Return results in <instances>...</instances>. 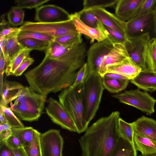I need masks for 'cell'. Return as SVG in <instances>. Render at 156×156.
I'll return each mask as SVG.
<instances>
[{
    "mask_svg": "<svg viewBox=\"0 0 156 156\" xmlns=\"http://www.w3.org/2000/svg\"><path fill=\"white\" fill-rule=\"evenodd\" d=\"M82 34L78 33L76 34L66 35L54 38L58 42L64 45H72L83 42Z\"/></svg>",
    "mask_w": 156,
    "mask_h": 156,
    "instance_id": "37",
    "label": "cell"
},
{
    "mask_svg": "<svg viewBox=\"0 0 156 156\" xmlns=\"http://www.w3.org/2000/svg\"><path fill=\"white\" fill-rule=\"evenodd\" d=\"M137 156H156V154L152 155H148V156H143L141 154H140L139 155H138Z\"/></svg>",
    "mask_w": 156,
    "mask_h": 156,
    "instance_id": "55",
    "label": "cell"
},
{
    "mask_svg": "<svg viewBox=\"0 0 156 156\" xmlns=\"http://www.w3.org/2000/svg\"><path fill=\"white\" fill-rule=\"evenodd\" d=\"M134 140L136 150L143 156L156 154V142L149 138L135 133Z\"/></svg>",
    "mask_w": 156,
    "mask_h": 156,
    "instance_id": "24",
    "label": "cell"
},
{
    "mask_svg": "<svg viewBox=\"0 0 156 156\" xmlns=\"http://www.w3.org/2000/svg\"><path fill=\"white\" fill-rule=\"evenodd\" d=\"M5 14H2L0 17V31L5 29L11 27V24L5 19Z\"/></svg>",
    "mask_w": 156,
    "mask_h": 156,
    "instance_id": "51",
    "label": "cell"
},
{
    "mask_svg": "<svg viewBox=\"0 0 156 156\" xmlns=\"http://www.w3.org/2000/svg\"><path fill=\"white\" fill-rule=\"evenodd\" d=\"M156 0H145L139 9L137 16L153 12L156 8Z\"/></svg>",
    "mask_w": 156,
    "mask_h": 156,
    "instance_id": "42",
    "label": "cell"
},
{
    "mask_svg": "<svg viewBox=\"0 0 156 156\" xmlns=\"http://www.w3.org/2000/svg\"><path fill=\"white\" fill-rule=\"evenodd\" d=\"M50 0H16L15 4L16 6L22 9H36L45 3L49 2Z\"/></svg>",
    "mask_w": 156,
    "mask_h": 156,
    "instance_id": "41",
    "label": "cell"
},
{
    "mask_svg": "<svg viewBox=\"0 0 156 156\" xmlns=\"http://www.w3.org/2000/svg\"><path fill=\"white\" fill-rule=\"evenodd\" d=\"M154 11L150 13L137 16L126 22V35L129 38L146 33L145 30L154 24Z\"/></svg>",
    "mask_w": 156,
    "mask_h": 156,
    "instance_id": "13",
    "label": "cell"
},
{
    "mask_svg": "<svg viewBox=\"0 0 156 156\" xmlns=\"http://www.w3.org/2000/svg\"><path fill=\"white\" fill-rule=\"evenodd\" d=\"M73 45L62 44L53 39L49 42L48 45L44 51L45 56L51 59L57 58L66 53Z\"/></svg>",
    "mask_w": 156,
    "mask_h": 156,
    "instance_id": "25",
    "label": "cell"
},
{
    "mask_svg": "<svg viewBox=\"0 0 156 156\" xmlns=\"http://www.w3.org/2000/svg\"><path fill=\"white\" fill-rule=\"evenodd\" d=\"M111 156H137V151L129 141L120 137Z\"/></svg>",
    "mask_w": 156,
    "mask_h": 156,
    "instance_id": "26",
    "label": "cell"
},
{
    "mask_svg": "<svg viewBox=\"0 0 156 156\" xmlns=\"http://www.w3.org/2000/svg\"><path fill=\"white\" fill-rule=\"evenodd\" d=\"M46 101L47 96L38 93L27 86L24 87L14 104L28 106L43 111Z\"/></svg>",
    "mask_w": 156,
    "mask_h": 156,
    "instance_id": "15",
    "label": "cell"
},
{
    "mask_svg": "<svg viewBox=\"0 0 156 156\" xmlns=\"http://www.w3.org/2000/svg\"><path fill=\"white\" fill-rule=\"evenodd\" d=\"M34 129L31 127L12 128V134L20 140L23 147L30 145L33 140Z\"/></svg>",
    "mask_w": 156,
    "mask_h": 156,
    "instance_id": "30",
    "label": "cell"
},
{
    "mask_svg": "<svg viewBox=\"0 0 156 156\" xmlns=\"http://www.w3.org/2000/svg\"><path fill=\"white\" fill-rule=\"evenodd\" d=\"M70 19L74 23L77 32L90 38V43L95 41L100 42L107 39V33L103 24L99 21L97 27L94 28L83 23L80 20L78 12L70 14Z\"/></svg>",
    "mask_w": 156,
    "mask_h": 156,
    "instance_id": "12",
    "label": "cell"
},
{
    "mask_svg": "<svg viewBox=\"0 0 156 156\" xmlns=\"http://www.w3.org/2000/svg\"><path fill=\"white\" fill-rule=\"evenodd\" d=\"M48 102L46 112L52 121L63 129L76 132L73 122L59 101L50 97Z\"/></svg>",
    "mask_w": 156,
    "mask_h": 156,
    "instance_id": "9",
    "label": "cell"
},
{
    "mask_svg": "<svg viewBox=\"0 0 156 156\" xmlns=\"http://www.w3.org/2000/svg\"><path fill=\"white\" fill-rule=\"evenodd\" d=\"M132 123L135 133L145 136L156 142V121L142 116Z\"/></svg>",
    "mask_w": 156,
    "mask_h": 156,
    "instance_id": "20",
    "label": "cell"
},
{
    "mask_svg": "<svg viewBox=\"0 0 156 156\" xmlns=\"http://www.w3.org/2000/svg\"><path fill=\"white\" fill-rule=\"evenodd\" d=\"M112 96L120 102L133 107L143 112L151 115L154 112L156 99L147 91L140 89L125 90Z\"/></svg>",
    "mask_w": 156,
    "mask_h": 156,
    "instance_id": "6",
    "label": "cell"
},
{
    "mask_svg": "<svg viewBox=\"0 0 156 156\" xmlns=\"http://www.w3.org/2000/svg\"><path fill=\"white\" fill-rule=\"evenodd\" d=\"M82 21L90 27H97L99 21L92 11L90 9L81 10L78 12Z\"/></svg>",
    "mask_w": 156,
    "mask_h": 156,
    "instance_id": "36",
    "label": "cell"
},
{
    "mask_svg": "<svg viewBox=\"0 0 156 156\" xmlns=\"http://www.w3.org/2000/svg\"><path fill=\"white\" fill-rule=\"evenodd\" d=\"M102 78L99 73L90 71L83 83L85 117L88 124L94 117L101 101L105 89Z\"/></svg>",
    "mask_w": 156,
    "mask_h": 156,
    "instance_id": "4",
    "label": "cell"
},
{
    "mask_svg": "<svg viewBox=\"0 0 156 156\" xmlns=\"http://www.w3.org/2000/svg\"><path fill=\"white\" fill-rule=\"evenodd\" d=\"M88 9L92 10L99 20L104 25L119 32L127 37L126 32V22L120 20L115 14L105 9Z\"/></svg>",
    "mask_w": 156,
    "mask_h": 156,
    "instance_id": "16",
    "label": "cell"
},
{
    "mask_svg": "<svg viewBox=\"0 0 156 156\" xmlns=\"http://www.w3.org/2000/svg\"><path fill=\"white\" fill-rule=\"evenodd\" d=\"M7 15L8 21L14 27L22 25L23 23L24 12L21 8L12 6Z\"/></svg>",
    "mask_w": 156,
    "mask_h": 156,
    "instance_id": "33",
    "label": "cell"
},
{
    "mask_svg": "<svg viewBox=\"0 0 156 156\" xmlns=\"http://www.w3.org/2000/svg\"><path fill=\"white\" fill-rule=\"evenodd\" d=\"M12 127L9 123L0 124V143L5 141L12 134Z\"/></svg>",
    "mask_w": 156,
    "mask_h": 156,
    "instance_id": "45",
    "label": "cell"
},
{
    "mask_svg": "<svg viewBox=\"0 0 156 156\" xmlns=\"http://www.w3.org/2000/svg\"><path fill=\"white\" fill-rule=\"evenodd\" d=\"M87 51L86 44L83 42L73 45L57 58L45 56L39 65L24 74L29 87L47 96L71 86L75 80L77 70L86 63Z\"/></svg>",
    "mask_w": 156,
    "mask_h": 156,
    "instance_id": "1",
    "label": "cell"
},
{
    "mask_svg": "<svg viewBox=\"0 0 156 156\" xmlns=\"http://www.w3.org/2000/svg\"><path fill=\"white\" fill-rule=\"evenodd\" d=\"M154 30L156 35V8L154 11ZM156 39V37L155 38Z\"/></svg>",
    "mask_w": 156,
    "mask_h": 156,
    "instance_id": "54",
    "label": "cell"
},
{
    "mask_svg": "<svg viewBox=\"0 0 156 156\" xmlns=\"http://www.w3.org/2000/svg\"><path fill=\"white\" fill-rule=\"evenodd\" d=\"M6 62L3 54L0 50V88H1L3 81V76L5 73Z\"/></svg>",
    "mask_w": 156,
    "mask_h": 156,
    "instance_id": "48",
    "label": "cell"
},
{
    "mask_svg": "<svg viewBox=\"0 0 156 156\" xmlns=\"http://www.w3.org/2000/svg\"><path fill=\"white\" fill-rule=\"evenodd\" d=\"M70 19V14L63 8L54 5H42L36 9L34 20L37 22L52 23Z\"/></svg>",
    "mask_w": 156,
    "mask_h": 156,
    "instance_id": "11",
    "label": "cell"
},
{
    "mask_svg": "<svg viewBox=\"0 0 156 156\" xmlns=\"http://www.w3.org/2000/svg\"><path fill=\"white\" fill-rule=\"evenodd\" d=\"M24 87L17 82L5 80L0 88V105L7 106L8 104L18 97Z\"/></svg>",
    "mask_w": 156,
    "mask_h": 156,
    "instance_id": "19",
    "label": "cell"
},
{
    "mask_svg": "<svg viewBox=\"0 0 156 156\" xmlns=\"http://www.w3.org/2000/svg\"><path fill=\"white\" fill-rule=\"evenodd\" d=\"M10 109L14 114L23 120L28 122L36 121L40 117L42 111L28 106L10 103Z\"/></svg>",
    "mask_w": 156,
    "mask_h": 156,
    "instance_id": "23",
    "label": "cell"
},
{
    "mask_svg": "<svg viewBox=\"0 0 156 156\" xmlns=\"http://www.w3.org/2000/svg\"><path fill=\"white\" fill-rule=\"evenodd\" d=\"M0 123L3 124L8 123L4 113L1 107L0 108Z\"/></svg>",
    "mask_w": 156,
    "mask_h": 156,
    "instance_id": "53",
    "label": "cell"
},
{
    "mask_svg": "<svg viewBox=\"0 0 156 156\" xmlns=\"http://www.w3.org/2000/svg\"><path fill=\"white\" fill-rule=\"evenodd\" d=\"M41 134L34 129L31 143L28 146L23 147L27 156H42L40 140Z\"/></svg>",
    "mask_w": 156,
    "mask_h": 156,
    "instance_id": "32",
    "label": "cell"
},
{
    "mask_svg": "<svg viewBox=\"0 0 156 156\" xmlns=\"http://www.w3.org/2000/svg\"><path fill=\"white\" fill-rule=\"evenodd\" d=\"M130 82L138 88L146 91L153 92L156 90V73L147 69L141 71Z\"/></svg>",
    "mask_w": 156,
    "mask_h": 156,
    "instance_id": "22",
    "label": "cell"
},
{
    "mask_svg": "<svg viewBox=\"0 0 156 156\" xmlns=\"http://www.w3.org/2000/svg\"><path fill=\"white\" fill-rule=\"evenodd\" d=\"M125 43L130 58L141 68L142 71L147 69L145 54L147 45L150 40L149 33L128 38Z\"/></svg>",
    "mask_w": 156,
    "mask_h": 156,
    "instance_id": "7",
    "label": "cell"
},
{
    "mask_svg": "<svg viewBox=\"0 0 156 156\" xmlns=\"http://www.w3.org/2000/svg\"><path fill=\"white\" fill-rule=\"evenodd\" d=\"M42 156H62L64 140L60 130L50 129L41 134Z\"/></svg>",
    "mask_w": 156,
    "mask_h": 156,
    "instance_id": "8",
    "label": "cell"
},
{
    "mask_svg": "<svg viewBox=\"0 0 156 156\" xmlns=\"http://www.w3.org/2000/svg\"><path fill=\"white\" fill-rule=\"evenodd\" d=\"M129 80L102 78V83L105 89L111 93L115 94L126 89Z\"/></svg>",
    "mask_w": 156,
    "mask_h": 156,
    "instance_id": "28",
    "label": "cell"
},
{
    "mask_svg": "<svg viewBox=\"0 0 156 156\" xmlns=\"http://www.w3.org/2000/svg\"><path fill=\"white\" fill-rule=\"evenodd\" d=\"M103 25L107 31V39L113 44L118 43L125 44L128 40L126 36L119 32Z\"/></svg>",
    "mask_w": 156,
    "mask_h": 156,
    "instance_id": "40",
    "label": "cell"
},
{
    "mask_svg": "<svg viewBox=\"0 0 156 156\" xmlns=\"http://www.w3.org/2000/svg\"><path fill=\"white\" fill-rule=\"evenodd\" d=\"M129 57L125 44H114L112 49L103 58L99 74L102 77L106 73L108 66L119 63Z\"/></svg>",
    "mask_w": 156,
    "mask_h": 156,
    "instance_id": "18",
    "label": "cell"
},
{
    "mask_svg": "<svg viewBox=\"0 0 156 156\" xmlns=\"http://www.w3.org/2000/svg\"><path fill=\"white\" fill-rule=\"evenodd\" d=\"M82 85L81 83L71 86L63 90L58 95L59 102L72 120L79 134L85 132L89 125L85 117Z\"/></svg>",
    "mask_w": 156,
    "mask_h": 156,
    "instance_id": "3",
    "label": "cell"
},
{
    "mask_svg": "<svg viewBox=\"0 0 156 156\" xmlns=\"http://www.w3.org/2000/svg\"><path fill=\"white\" fill-rule=\"evenodd\" d=\"M142 71L141 68L130 58L107 67L106 73L118 74L130 80L137 76Z\"/></svg>",
    "mask_w": 156,
    "mask_h": 156,
    "instance_id": "17",
    "label": "cell"
},
{
    "mask_svg": "<svg viewBox=\"0 0 156 156\" xmlns=\"http://www.w3.org/2000/svg\"><path fill=\"white\" fill-rule=\"evenodd\" d=\"M89 72L87 64L86 62L77 71L75 82L71 86L74 87L83 83L86 79Z\"/></svg>",
    "mask_w": 156,
    "mask_h": 156,
    "instance_id": "43",
    "label": "cell"
},
{
    "mask_svg": "<svg viewBox=\"0 0 156 156\" xmlns=\"http://www.w3.org/2000/svg\"><path fill=\"white\" fill-rule=\"evenodd\" d=\"M120 112L115 111L98 119L79 140L81 156H111L120 137Z\"/></svg>",
    "mask_w": 156,
    "mask_h": 156,
    "instance_id": "2",
    "label": "cell"
},
{
    "mask_svg": "<svg viewBox=\"0 0 156 156\" xmlns=\"http://www.w3.org/2000/svg\"><path fill=\"white\" fill-rule=\"evenodd\" d=\"M31 38L50 42L54 39L50 36L36 32L20 31L18 35V39L20 40L24 38Z\"/></svg>",
    "mask_w": 156,
    "mask_h": 156,
    "instance_id": "39",
    "label": "cell"
},
{
    "mask_svg": "<svg viewBox=\"0 0 156 156\" xmlns=\"http://www.w3.org/2000/svg\"><path fill=\"white\" fill-rule=\"evenodd\" d=\"M118 129L120 137L129 141L136 149L134 140V132L132 123L127 122L120 117L119 121Z\"/></svg>",
    "mask_w": 156,
    "mask_h": 156,
    "instance_id": "29",
    "label": "cell"
},
{
    "mask_svg": "<svg viewBox=\"0 0 156 156\" xmlns=\"http://www.w3.org/2000/svg\"><path fill=\"white\" fill-rule=\"evenodd\" d=\"M20 31L40 33L54 38L78 33L71 20L57 22L42 23L26 21L19 27Z\"/></svg>",
    "mask_w": 156,
    "mask_h": 156,
    "instance_id": "5",
    "label": "cell"
},
{
    "mask_svg": "<svg viewBox=\"0 0 156 156\" xmlns=\"http://www.w3.org/2000/svg\"><path fill=\"white\" fill-rule=\"evenodd\" d=\"M20 32L5 37L6 38L5 46L4 47H0L1 50L3 54L5 61V68L20 52L25 48L18 39V35Z\"/></svg>",
    "mask_w": 156,
    "mask_h": 156,
    "instance_id": "21",
    "label": "cell"
},
{
    "mask_svg": "<svg viewBox=\"0 0 156 156\" xmlns=\"http://www.w3.org/2000/svg\"><path fill=\"white\" fill-rule=\"evenodd\" d=\"M118 0H84L82 10L97 8L105 9L116 5Z\"/></svg>",
    "mask_w": 156,
    "mask_h": 156,
    "instance_id": "34",
    "label": "cell"
},
{
    "mask_svg": "<svg viewBox=\"0 0 156 156\" xmlns=\"http://www.w3.org/2000/svg\"><path fill=\"white\" fill-rule=\"evenodd\" d=\"M5 141L9 147L12 149L23 147L19 138L12 134Z\"/></svg>",
    "mask_w": 156,
    "mask_h": 156,
    "instance_id": "46",
    "label": "cell"
},
{
    "mask_svg": "<svg viewBox=\"0 0 156 156\" xmlns=\"http://www.w3.org/2000/svg\"><path fill=\"white\" fill-rule=\"evenodd\" d=\"M13 150L15 156H27L23 147Z\"/></svg>",
    "mask_w": 156,
    "mask_h": 156,
    "instance_id": "52",
    "label": "cell"
},
{
    "mask_svg": "<svg viewBox=\"0 0 156 156\" xmlns=\"http://www.w3.org/2000/svg\"><path fill=\"white\" fill-rule=\"evenodd\" d=\"M20 31L19 27H11L0 31V37H5Z\"/></svg>",
    "mask_w": 156,
    "mask_h": 156,
    "instance_id": "49",
    "label": "cell"
},
{
    "mask_svg": "<svg viewBox=\"0 0 156 156\" xmlns=\"http://www.w3.org/2000/svg\"><path fill=\"white\" fill-rule=\"evenodd\" d=\"M19 41L25 48L40 51H45L49 42L31 38L23 39Z\"/></svg>",
    "mask_w": 156,
    "mask_h": 156,
    "instance_id": "35",
    "label": "cell"
},
{
    "mask_svg": "<svg viewBox=\"0 0 156 156\" xmlns=\"http://www.w3.org/2000/svg\"><path fill=\"white\" fill-rule=\"evenodd\" d=\"M147 68L156 73V39H150L147 45L145 54Z\"/></svg>",
    "mask_w": 156,
    "mask_h": 156,
    "instance_id": "27",
    "label": "cell"
},
{
    "mask_svg": "<svg viewBox=\"0 0 156 156\" xmlns=\"http://www.w3.org/2000/svg\"><path fill=\"white\" fill-rule=\"evenodd\" d=\"M0 156H15L13 149L9 147L5 141L0 143Z\"/></svg>",
    "mask_w": 156,
    "mask_h": 156,
    "instance_id": "47",
    "label": "cell"
},
{
    "mask_svg": "<svg viewBox=\"0 0 156 156\" xmlns=\"http://www.w3.org/2000/svg\"><path fill=\"white\" fill-rule=\"evenodd\" d=\"M33 58L29 56L26 58L20 65L13 75L15 76H20L26 70L27 68L34 62Z\"/></svg>",
    "mask_w": 156,
    "mask_h": 156,
    "instance_id": "44",
    "label": "cell"
},
{
    "mask_svg": "<svg viewBox=\"0 0 156 156\" xmlns=\"http://www.w3.org/2000/svg\"><path fill=\"white\" fill-rule=\"evenodd\" d=\"M145 0H118L116 5L115 14L126 22L137 16L138 12Z\"/></svg>",
    "mask_w": 156,
    "mask_h": 156,
    "instance_id": "14",
    "label": "cell"
},
{
    "mask_svg": "<svg viewBox=\"0 0 156 156\" xmlns=\"http://www.w3.org/2000/svg\"><path fill=\"white\" fill-rule=\"evenodd\" d=\"M32 50L24 48L9 62L5 70L7 76L13 75L15 71L23 61L29 56Z\"/></svg>",
    "mask_w": 156,
    "mask_h": 156,
    "instance_id": "31",
    "label": "cell"
},
{
    "mask_svg": "<svg viewBox=\"0 0 156 156\" xmlns=\"http://www.w3.org/2000/svg\"><path fill=\"white\" fill-rule=\"evenodd\" d=\"M113 44L108 39L92 44L87 51L86 62L90 71L99 73L105 56L112 49Z\"/></svg>",
    "mask_w": 156,
    "mask_h": 156,
    "instance_id": "10",
    "label": "cell"
},
{
    "mask_svg": "<svg viewBox=\"0 0 156 156\" xmlns=\"http://www.w3.org/2000/svg\"><path fill=\"white\" fill-rule=\"evenodd\" d=\"M102 78L107 79H113L123 80H129L127 77L118 74L111 73H106Z\"/></svg>",
    "mask_w": 156,
    "mask_h": 156,
    "instance_id": "50",
    "label": "cell"
},
{
    "mask_svg": "<svg viewBox=\"0 0 156 156\" xmlns=\"http://www.w3.org/2000/svg\"><path fill=\"white\" fill-rule=\"evenodd\" d=\"M0 107L2 108L8 123L12 128H22L25 127L10 108L0 105Z\"/></svg>",
    "mask_w": 156,
    "mask_h": 156,
    "instance_id": "38",
    "label": "cell"
}]
</instances>
